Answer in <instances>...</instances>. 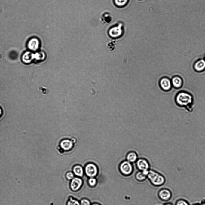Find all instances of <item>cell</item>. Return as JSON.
Wrapping results in <instances>:
<instances>
[{
    "label": "cell",
    "mask_w": 205,
    "mask_h": 205,
    "mask_svg": "<svg viewBox=\"0 0 205 205\" xmlns=\"http://www.w3.org/2000/svg\"><path fill=\"white\" fill-rule=\"evenodd\" d=\"M175 102L178 107L184 109L188 113H191L193 111L194 99L190 93L184 91L179 92L176 96Z\"/></svg>",
    "instance_id": "6da1fadb"
},
{
    "label": "cell",
    "mask_w": 205,
    "mask_h": 205,
    "mask_svg": "<svg viewBox=\"0 0 205 205\" xmlns=\"http://www.w3.org/2000/svg\"><path fill=\"white\" fill-rule=\"evenodd\" d=\"M147 178L155 186H161L164 184L166 181L165 178L163 175L152 170H149Z\"/></svg>",
    "instance_id": "7a4b0ae2"
},
{
    "label": "cell",
    "mask_w": 205,
    "mask_h": 205,
    "mask_svg": "<svg viewBox=\"0 0 205 205\" xmlns=\"http://www.w3.org/2000/svg\"><path fill=\"white\" fill-rule=\"evenodd\" d=\"M119 168L121 173L126 176L130 175L133 171L132 164L126 160L122 161L120 163Z\"/></svg>",
    "instance_id": "3957f363"
},
{
    "label": "cell",
    "mask_w": 205,
    "mask_h": 205,
    "mask_svg": "<svg viewBox=\"0 0 205 205\" xmlns=\"http://www.w3.org/2000/svg\"><path fill=\"white\" fill-rule=\"evenodd\" d=\"M158 195L161 200L166 202L171 199L172 194L170 189L167 188H163L159 191Z\"/></svg>",
    "instance_id": "277c9868"
},
{
    "label": "cell",
    "mask_w": 205,
    "mask_h": 205,
    "mask_svg": "<svg viewBox=\"0 0 205 205\" xmlns=\"http://www.w3.org/2000/svg\"><path fill=\"white\" fill-rule=\"evenodd\" d=\"M85 172L86 175L90 177H94L98 173V169L95 165L89 164L86 166Z\"/></svg>",
    "instance_id": "5b68a950"
},
{
    "label": "cell",
    "mask_w": 205,
    "mask_h": 205,
    "mask_svg": "<svg viewBox=\"0 0 205 205\" xmlns=\"http://www.w3.org/2000/svg\"><path fill=\"white\" fill-rule=\"evenodd\" d=\"M136 165L137 169L140 171L149 170V163L146 159L144 158L138 159L136 161Z\"/></svg>",
    "instance_id": "8992f818"
},
{
    "label": "cell",
    "mask_w": 205,
    "mask_h": 205,
    "mask_svg": "<svg viewBox=\"0 0 205 205\" xmlns=\"http://www.w3.org/2000/svg\"><path fill=\"white\" fill-rule=\"evenodd\" d=\"M40 44V41L38 38H32L30 39L28 41L27 46L29 50L35 51L39 48Z\"/></svg>",
    "instance_id": "52a82bcc"
},
{
    "label": "cell",
    "mask_w": 205,
    "mask_h": 205,
    "mask_svg": "<svg viewBox=\"0 0 205 205\" xmlns=\"http://www.w3.org/2000/svg\"><path fill=\"white\" fill-rule=\"evenodd\" d=\"M159 84L162 89L166 91L169 90L172 86L171 81L167 77L162 78L160 81Z\"/></svg>",
    "instance_id": "ba28073f"
},
{
    "label": "cell",
    "mask_w": 205,
    "mask_h": 205,
    "mask_svg": "<svg viewBox=\"0 0 205 205\" xmlns=\"http://www.w3.org/2000/svg\"><path fill=\"white\" fill-rule=\"evenodd\" d=\"M83 182L82 179L78 177L74 178L71 180L70 187L73 191L78 190L81 187Z\"/></svg>",
    "instance_id": "9c48e42d"
},
{
    "label": "cell",
    "mask_w": 205,
    "mask_h": 205,
    "mask_svg": "<svg viewBox=\"0 0 205 205\" xmlns=\"http://www.w3.org/2000/svg\"><path fill=\"white\" fill-rule=\"evenodd\" d=\"M122 24H120L117 26L111 28L109 30V35L113 38H116L119 36L122 33Z\"/></svg>",
    "instance_id": "30bf717a"
},
{
    "label": "cell",
    "mask_w": 205,
    "mask_h": 205,
    "mask_svg": "<svg viewBox=\"0 0 205 205\" xmlns=\"http://www.w3.org/2000/svg\"><path fill=\"white\" fill-rule=\"evenodd\" d=\"M193 67L196 72L202 71L205 69V59H201L198 60L195 63Z\"/></svg>",
    "instance_id": "8fae6325"
},
{
    "label": "cell",
    "mask_w": 205,
    "mask_h": 205,
    "mask_svg": "<svg viewBox=\"0 0 205 205\" xmlns=\"http://www.w3.org/2000/svg\"><path fill=\"white\" fill-rule=\"evenodd\" d=\"M35 58V54L30 51L24 53L22 57V61L25 63H29Z\"/></svg>",
    "instance_id": "7c38bea8"
},
{
    "label": "cell",
    "mask_w": 205,
    "mask_h": 205,
    "mask_svg": "<svg viewBox=\"0 0 205 205\" xmlns=\"http://www.w3.org/2000/svg\"><path fill=\"white\" fill-rule=\"evenodd\" d=\"M172 86L176 88L181 87L183 84L182 80L180 77L175 76L173 77L171 80Z\"/></svg>",
    "instance_id": "4fadbf2b"
},
{
    "label": "cell",
    "mask_w": 205,
    "mask_h": 205,
    "mask_svg": "<svg viewBox=\"0 0 205 205\" xmlns=\"http://www.w3.org/2000/svg\"><path fill=\"white\" fill-rule=\"evenodd\" d=\"M126 160L131 163H133L138 159L137 153L133 151H130L127 152L126 156Z\"/></svg>",
    "instance_id": "5bb4252c"
},
{
    "label": "cell",
    "mask_w": 205,
    "mask_h": 205,
    "mask_svg": "<svg viewBox=\"0 0 205 205\" xmlns=\"http://www.w3.org/2000/svg\"><path fill=\"white\" fill-rule=\"evenodd\" d=\"M60 146L65 150H69L73 146L72 142L68 139L63 140L60 143Z\"/></svg>",
    "instance_id": "9a60e30c"
},
{
    "label": "cell",
    "mask_w": 205,
    "mask_h": 205,
    "mask_svg": "<svg viewBox=\"0 0 205 205\" xmlns=\"http://www.w3.org/2000/svg\"><path fill=\"white\" fill-rule=\"evenodd\" d=\"M73 173L75 175L81 177L84 174V171L82 167L79 165H76L73 168Z\"/></svg>",
    "instance_id": "2e32d148"
},
{
    "label": "cell",
    "mask_w": 205,
    "mask_h": 205,
    "mask_svg": "<svg viewBox=\"0 0 205 205\" xmlns=\"http://www.w3.org/2000/svg\"><path fill=\"white\" fill-rule=\"evenodd\" d=\"M147 176L145 175L142 171H139L136 175V178L138 181H142L145 180Z\"/></svg>",
    "instance_id": "e0dca14e"
},
{
    "label": "cell",
    "mask_w": 205,
    "mask_h": 205,
    "mask_svg": "<svg viewBox=\"0 0 205 205\" xmlns=\"http://www.w3.org/2000/svg\"><path fill=\"white\" fill-rule=\"evenodd\" d=\"M175 205H190V204L186 200L183 199H180L176 201Z\"/></svg>",
    "instance_id": "ac0fdd59"
},
{
    "label": "cell",
    "mask_w": 205,
    "mask_h": 205,
    "mask_svg": "<svg viewBox=\"0 0 205 205\" xmlns=\"http://www.w3.org/2000/svg\"><path fill=\"white\" fill-rule=\"evenodd\" d=\"M67 205H80V203L77 200L72 197L69 198L67 203Z\"/></svg>",
    "instance_id": "d6986e66"
},
{
    "label": "cell",
    "mask_w": 205,
    "mask_h": 205,
    "mask_svg": "<svg viewBox=\"0 0 205 205\" xmlns=\"http://www.w3.org/2000/svg\"><path fill=\"white\" fill-rule=\"evenodd\" d=\"M128 0H115V2L116 5L119 6H122L125 5Z\"/></svg>",
    "instance_id": "ffe728a7"
},
{
    "label": "cell",
    "mask_w": 205,
    "mask_h": 205,
    "mask_svg": "<svg viewBox=\"0 0 205 205\" xmlns=\"http://www.w3.org/2000/svg\"><path fill=\"white\" fill-rule=\"evenodd\" d=\"M88 183L91 186H94L96 184V179L94 177H90L88 180Z\"/></svg>",
    "instance_id": "44dd1931"
},
{
    "label": "cell",
    "mask_w": 205,
    "mask_h": 205,
    "mask_svg": "<svg viewBox=\"0 0 205 205\" xmlns=\"http://www.w3.org/2000/svg\"><path fill=\"white\" fill-rule=\"evenodd\" d=\"M80 205H90V201L85 199H82L80 203Z\"/></svg>",
    "instance_id": "7402d4cb"
},
{
    "label": "cell",
    "mask_w": 205,
    "mask_h": 205,
    "mask_svg": "<svg viewBox=\"0 0 205 205\" xmlns=\"http://www.w3.org/2000/svg\"><path fill=\"white\" fill-rule=\"evenodd\" d=\"M66 176L68 180H72L74 178V174L71 172H69L66 173Z\"/></svg>",
    "instance_id": "603a6c76"
},
{
    "label": "cell",
    "mask_w": 205,
    "mask_h": 205,
    "mask_svg": "<svg viewBox=\"0 0 205 205\" xmlns=\"http://www.w3.org/2000/svg\"><path fill=\"white\" fill-rule=\"evenodd\" d=\"M199 203L200 205H205V198H203Z\"/></svg>",
    "instance_id": "cb8c5ba5"
},
{
    "label": "cell",
    "mask_w": 205,
    "mask_h": 205,
    "mask_svg": "<svg viewBox=\"0 0 205 205\" xmlns=\"http://www.w3.org/2000/svg\"><path fill=\"white\" fill-rule=\"evenodd\" d=\"M164 205H173L171 203H168L164 204Z\"/></svg>",
    "instance_id": "d4e9b609"
},
{
    "label": "cell",
    "mask_w": 205,
    "mask_h": 205,
    "mask_svg": "<svg viewBox=\"0 0 205 205\" xmlns=\"http://www.w3.org/2000/svg\"><path fill=\"white\" fill-rule=\"evenodd\" d=\"M2 114V110L1 108H0V116Z\"/></svg>",
    "instance_id": "484cf974"
},
{
    "label": "cell",
    "mask_w": 205,
    "mask_h": 205,
    "mask_svg": "<svg viewBox=\"0 0 205 205\" xmlns=\"http://www.w3.org/2000/svg\"><path fill=\"white\" fill-rule=\"evenodd\" d=\"M192 205H200V204L199 203H195V204H194Z\"/></svg>",
    "instance_id": "4316f807"
},
{
    "label": "cell",
    "mask_w": 205,
    "mask_h": 205,
    "mask_svg": "<svg viewBox=\"0 0 205 205\" xmlns=\"http://www.w3.org/2000/svg\"><path fill=\"white\" fill-rule=\"evenodd\" d=\"M92 205H100L98 204H92Z\"/></svg>",
    "instance_id": "83f0119b"
}]
</instances>
